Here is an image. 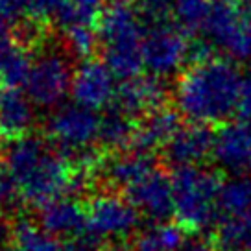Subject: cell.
<instances>
[{
	"instance_id": "cell-8",
	"label": "cell",
	"mask_w": 251,
	"mask_h": 251,
	"mask_svg": "<svg viewBox=\"0 0 251 251\" xmlns=\"http://www.w3.org/2000/svg\"><path fill=\"white\" fill-rule=\"evenodd\" d=\"M194 57V43L179 24L170 19L148 23L144 39V69L159 78H168Z\"/></svg>"
},
{
	"instance_id": "cell-15",
	"label": "cell",
	"mask_w": 251,
	"mask_h": 251,
	"mask_svg": "<svg viewBox=\"0 0 251 251\" xmlns=\"http://www.w3.org/2000/svg\"><path fill=\"white\" fill-rule=\"evenodd\" d=\"M35 117V103L24 89L0 85V137L13 141L28 135Z\"/></svg>"
},
{
	"instance_id": "cell-26",
	"label": "cell",
	"mask_w": 251,
	"mask_h": 251,
	"mask_svg": "<svg viewBox=\"0 0 251 251\" xmlns=\"http://www.w3.org/2000/svg\"><path fill=\"white\" fill-rule=\"evenodd\" d=\"M102 244L103 242L98 236H94L89 231H83L79 235L67 238V242L63 244V251H100Z\"/></svg>"
},
{
	"instance_id": "cell-13",
	"label": "cell",
	"mask_w": 251,
	"mask_h": 251,
	"mask_svg": "<svg viewBox=\"0 0 251 251\" xmlns=\"http://www.w3.org/2000/svg\"><path fill=\"white\" fill-rule=\"evenodd\" d=\"M168 87L165 78H159L155 74H139L133 78L122 79L117 89L115 105L126 111L133 118H142L150 111H155L165 105Z\"/></svg>"
},
{
	"instance_id": "cell-1",
	"label": "cell",
	"mask_w": 251,
	"mask_h": 251,
	"mask_svg": "<svg viewBox=\"0 0 251 251\" xmlns=\"http://www.w3.org/2000/svg\"><path fill=\"white\" fill-rule=\"evenodd\" d=\"M4 172L11 187L26 203H45L69 196L85 183V174L61 155L54 146L35 137L24 135L8 142L4 150Z\"/></svg>"
},
{
	"instance_id": "cell-21",
	"label": "cell",
	"mask_w": 251,
	"mask_h": 251,
	"mask_svg": "<svg viewBox=\"0 0 251 251\" xmlns=\"http://www.w3.org/2000/svg\"><path fill=\"white\" fill-rule=\"evenodd\" d=\"M4 251H63V246L41 224L21 220L11 229V244Z\"/></svg>"
},
{
	"instance_id": "cell-3",
	"label": "cell",
	"mask_w": 251,
	"mask_h": 251,
	"mask_svg": "<svg viewBox=\"0 0 251 251\" xmlns=\"http://www.w3.org/2000/svg\"><path fill=\"white\" fill-rule=\"evenodd\" d=\"M148 21L137 0H107L96 23L98 55L118 79L142 74Z\"/></svg>"
},
{
	"instance_id": "cell-11",
	"label": "cell",
	"mask_w": 251,
	"mask_h": 251,
	"mask_svg": "<svg viewBox=\"0 0 251 251\" xmlns=\"http://www.w3.org/2000/svg\"><path fill=\"white\" fill-rule=\"evenodd\" d=\"M211 159L224 174L251 176V124L227 122L214 133Z\"/></svg>"
},
{
	"instance_id": "cell-29",
	"label": "cell",
	"mask_w": 251,
	"mask_h": 251,
	"mask_svg": "<svg viewBox=\"0 0 251 251\" xmlns=\"http://www.w3.org/2000/svg\"><path fill=\"white\" fill-rule=\"evenodd\" d=\"M11 190H13V187H11V183H9L8 176L4 172V168H0V207L9 200Z\"/></svg>"
},
{
	"instance_id": "cell-2",
	"label": "cell",
	"mask_w": 251,
	"mask_h": 251,
	"mask_svg": "<svg viewBox=\"0 0 251 251\" xmlns=\"http://www.w3.org/2000/svg\"><path fill=\"white\" fill-rule=\"evenodd\" d=\"M242 74L226 57L196 59L176 85V107L196 124H224L238 111Z\"/></svg>"
},
{
	"instance_id": "cell-14",
	"label": "cell",
	"mask_w": 251,
	"mask_h": 251,
	"mask_svg": "<svg viewBox=\"0 0 251 251\" xmlns=\"http://www.w3.org/2000/svg\"><path fill=\"white\" fill-rule=\"evenodd\" d=\"M212 144H214V133L211 131V127L190 122L187 126H181L170 142L163 148V151L166 163L174 168L194 166L201 165L205 159H211Z\"/></svg>"
},
{
	"instance_id": "cell-12",
	"label": "cell",
	"mask_w": 251,
	"mask_h": 251,
	"mask_svg": "<svg viewBox=\"0 0 251 251\" xmlns=\"http://www.w3.org/2000/svg\"><path fill=\"white\" fill-rule=\"evenodd\" d=\"M124 196L141 216L151 222H166L174 214L172 179L159 168L124 188Z\"/></svg>"
},
{
	"instance_id": "cell-18",
	"label": "cell",
	"mask_w": 251,
	"mask_h": 251,
	"mask_svg": "<svg viewBox=\"0 0 251 251\" xmlns=\"http://www.w3.org/2000/svg\"><path fill=\"white\" fill-rule=\"evenodd\" d=\"M157 168L155 155L129 148V151H120L117 155L102 163V176L113 187H120L122 190L131 183L139 181L146 174Z\"/></svg>"
},
{
	"instance_id": "cell-24",
	"label": "cell",
	"mask_w": 251,
	"mask_h": 251,
	"mask_svg": "<svg viewBox=\"0 0 251 251\" xmlns=\"http://www.w3.org/2000/svg\"><path fill=\"white\" fill-rule=\"evenodd\" d=\"M211 0H172V19L188 35L201 33Z\"/></svg>"
},
{
	"instance_id": "cell-17",
	"label": "cell",
	"mask_w": 251,
	"mask_h": 251,
	"mask_svg": "<svg viewBox=\"0 0 251 251\" xmlns=\"http://www.w3.org/2000/svg\"><path fill=\"white\" fill-rule=\"evenodd\" d=\"M39 224L54 236L71 238L87 231V207L71 196H61L41 207Z\"/></svg>"
},
{
	"instance_id": "cell-10",
	"label": "cell",
	"mask_w": 251,
	"mask_h": 251,
	"mask_svg": "<svg viewBox=\"0 0 251 251\" xmlns=\"http://www.w3.org/2000/svg\"><path fill=\"white\" fill-rule=\"evenodd\" d=\"M115 74L100 55H94L78 65L72 81V100L87 109L103 111L115 102L117 89Z\"/></svg>"
},
{
	"instance_id": "cell-31",
	"label": "cell",
	"mask_w": 251,
	"mask_h": 251,
	"mask_svg": "<svg viewBox=\"0 0 251 251\" xmlns=\"http://www.w3.org/2000/svg\"><path fill=\"white\" fill-rule=\"evenodd\" d=\"M8 50H9V48H6V50H0V61H2V57H4V54H6Z\"/></svg>"
},
{
	"instance_id": "cell-9",
	"label": "cell",
	"mask_w": 251,
	"mask_h": 251,
	"mask_svg": "<svg viewBox=\"0 0 251 251\" xmlns=\"http://www.w3.org/2000/svg\"><path fill=\"white\" fill-rule=\"evenodd\" d=\"M139 212L126 196L113 192L98 194L87 205V231L105 240H124L133 235L139 226Z\"/></svg>"
},
{
	"instance_id": "cell-6",
	"label": "cell",
	"mask_w": 251,
	"mask_h": 251,
	"mask_svg": "<svg viewBox=\"0 0 251 251\" xmlns=\"http://www.w3.org/2000/svg\"><path fill=\"white\" fill-rule=\"evenodd\" d=\"M201 35L233 59H250L251 0H211Z\"/></svg>"
},
{
	"instance_id": "cell-5",
	"label": "cell",
	"mask_w": 251,
	"mask_h": 251,
	"mask_svg": "<svg viewBox=\"0 0 251 251\" xmlns=\"http://www.w3.org/2000/svg\"><path fill=\"white\" fill-rule=\"evenodd\" d=\"M74 55L63 47V43L54 41V37L33 52L31 69L24 93L28 94L35 107L54 109L59 107L63 98L71 93L76 65Z\"/></svg>"
},
{
	"instance_id": "cell-16",
	"label": "cell",
	"mask_w": 251,
	"mask_h": 251,
	"mask_svg": "<svg viewBox=\"0 0 251 251\" xmlns=\"http://www.w3.org/2000/svg\"><path fill=\"white\" fill-rule=\"evenodd\" d=\"M181 126L179 111H174L166 105L150 111L137 122L131 148L146 153H153L159 148L163 150Z\"/></svg>"
},
{
	"instance_id": "cell-20",
	"label": "cell",
	"mask_w": 251,
	"mask_h": 251,
	"mask_svg": "<svg viewBox=\"0 0 251 251\" xmlns=\"http://www.w3.org/2000/svg\"><path fill=\"white\" fill-rule=\"evenodd\" d=\"M187 236V229L172 222H151L139 231L131 242L133 251H176Z\"/></svg>"
},
{
	"instance_id": "cell-7",
	"label": "cell",
	"mask_w": 251,
	"mask_h": 251,
	"mask_svg": "<svg viewBox=\"0 0 251 251\" xmlns=\"http://www.w3.org/2000/svg\"><path fill=\"white\" fill-rule=\"evenodd\" d=\"M100 133V117L96 111L79 103H63L47 120V137L61 155L74 161L81 153L94 150Z\"/></svg>"
},
{
	"instance_id": "cell-22",
	"label": "cell",
	"mask_w": 251,
	"mask_h": 251,
	"mask_svg": "<svg viewBox=\"0 0 251 251\" xmlns=\"http://www.w3.org/2000/svg\"><path fill=\"white\" fill-rule=\"evenodd\" d=\"M107 0H61L54 26L67 30L72 26H96Z\"/></svg>"
},
{
	"instance_id": "cell-30",
	"label": "cell",
	"mask_w": 251,
	"mask_h": 251,
	"mask_svg": "<svg viewBox=\"0 0 251 251\" xmlns=\"http://www.w3.org/2000/svg\"><path fill=\"white\" fill-rule=\"evenodd\" d=\"M4 238H6V227L0 224V244L4 242Z\"/></svg>"
},
{
	"instance_id": "cell-23",
	"label": "cell",
	"mask_w": 251,
	"mask_h": 251,
	"mask_svg": "<svg viewBox=\"0 0 251 251\" xmlns=\"http://www.w3.org/2000/svg\"><path fill=\"white\" fill-rule=\"evenodd\" d=\"M220 212H222V218L251 214L250 176H233L229 179H224L222 190H220Z\"/></svg>"
},
{
	"instance_id": "cell-19",
	"label": "cell",
	"mask_w": 251,
	"mask_h": 251,
	"mask_svg": "<svg viewBox=\"0 0 251 251\" xmlns=\"http://www.w3.org/2000/svg\"><path fill=\"white\" fill-rule=\"evenodd\" d=\"M137 122V118L111 103L107 109H103L100 117L98 144H102V148L105 150H126L133 142Z\"/></svg>"
},
{
	"instance_id": "cell-28",
	"label": "cell",
	"mask_w": 251,
	"mask_h": 251,
	"mask_svg": "<svg viewBox=\"0 0 251 251\" xmlns=\"http://www.w3.org/2000/svg\"><path fill=\"white\" fill-rule=\"evenodd\" d=\"M238 113L242 120L251 124V67L242 74V91H240V103H238Z\"/></svg>"
},
{
	"instance_id": "cell-25",
	"label": "cell",
	"mask_w": 251,
	"mask_h": 251,
	"mask_svg": "<svg viewBox=\"0 0 251 251\" xmlns=\"http://www.w3.org/2000/svg\"><path fill=\"white\" fill-rule=\"evenodd\" d=\"M23 2L28 19L37 21L41 24L54 26V19L57 15L61 0H23Z\"/></svg>"
},
{
	"instance_id": "cell-27",
	"label": "cell",
	"mask_w": 251,
	"mask_h": 251,
	"mask_svg": "<svg viewBox=\"0 0 251 251\" xmlns=\"http://www.w3.org/2000/svg\"><path fill=\"white\" fill-rule=\"evenodd\" d=\"M194 235H187L185 240L176 251H216L214 240L209 236H203L198 231H192Z\"/></svg>"
},
{
	"instance_id": "cell-4",
	"label": "cell",
	"mask_w": 251,
	"mask_h": 251,
	"mask_svg": "<svg viewBox=\"0 0 251 251\" xmlns=\"http://www.w3.org/2000/svg\"><path fill=\"white\" fill-rule=\"evenodd\" d=\"M174 216L187 231L201 233L209 227H216L220 212V176L201 165L177 166L172 176Z\"/></svg>"
}]
</instances>
